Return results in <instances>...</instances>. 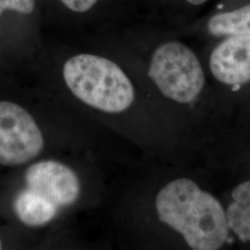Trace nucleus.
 <instances>
[{"label":"nucleus","instance_id":"obj_12","mask_svg":"<svg viewBox=\"0 0 250 250\" xmlns=\"http://www.w3.org/2000/svg\"><path fill=\"white\" fill-rule=\"evenodd\" d=\"M188 3L192 4V5H195V6H198V5H201L203 3L207 2L208 0H187Z\"/></svg>","mask_w":250,"mask_h":250},{"label":"nucleus","instance_id":"obj_7","mask_svg":"<svg viewBox=\"0 0 250 250\" xmlns=\"http://www.w3.org/2000/svg\"><path fill=\"white\" fill-rule=\"evenodd\" d=\"M13 206L19 220L31 227L49 224L60 210V208L50 199L29 188L19 193Z\"/></svg>","mask_w":250,"mask_h":250},{"label":"nucleus","instance_id":"obj_11","mask_svg":"<svg viewBox=\"0 0 250 250\" xmlns=\"http://www.w3.org/2000/svg\"><path fill=\"white\" fill-rule=\"evenodd\" d=\"M63 4L72 11L85 12L95 6L98 0H61Z\"/></svg>","mask_w":250,"mask_h":250},{"label":"nucleus","instance_id":"obj_9","mask_svg":"<svg viewBox=\"0 0 250 250\" xmlns=\"http://www.w3.org/2000/svg\"><path fill=\"white\" fill-rule=\"evenodd\" d=\"M208 29L213 36H250V4L215 15L208 21Z\"/></svg>","mask_w":250,"mask_h":250},{"label":"nucleus","instance_id":"obj_4","mask_svg":"<svg viewBox=\"0 0 250 250\" xmlns=\"http://www.w3.org/2000/svg\"><path fill=\"white\" fill-rule=\"evenodd\" d=\"M45 140L36 120L16 103L0 101V164L20 166L38 157Z\"/></svg>","mask_w":250,"mask_h":250},{"label":"nucleus","instance_id":"obj_1","mask_svg":"<svg viewBox=\"0 0 250 250\" xmlns=\"http://www.w3.org/2000/svg\"><path fill=\"white\" fill-rule=\"evenodd\" d=\"M159 219L180 232L195 250L221 249L229 226L220 202L187 178L171 181L156 197Z\"/></svg>","mask_w":250,"mask_h":250},{"label":"nucleus","instance_id":"obj_6","mask_svg":"<svg viewBox=\"0 0 250 250\" xmlns=\"http://www.w3.org/2000/svg\"><path fill=\"white\" fill-rule=\"evenodd\" d=\"M209 67L217 80L230 85L250 81V36H230L210 56Z\"/></svg>","mask_w":250,"mask_h":250},{"label":"nucleus","instance_id":"obj_13","mask_svg":"<svg viewBox=\"0 0 250 250\" xmlns=\"http://www.w3.org/2000/svg\"><path fill=\"white\" fill-rule=\"evenodd\" d=\"M2 249V243H1V240H0V250Z\"/></svg>","mask_w":250,"mask_h":250},{"label":"nucleus","instance_id":"obj_3","mask_svg":"<svg viewBox=\"0 0 250 250\" xmlns=\"http://www.w3.org/2000/svg\"><path fill=\"white\" fill-rule=\"evenodd\" d=\"M148 75L166 98L183 104L197 99L205 83L196 54L178 42H168L156 49Z\"/></svg>","mask_w":250,"mask_h":250},{"label":"nucleus","instance_id":"obj_8","mask_svg":"<svg viewBox=\"0 0 250 250\" xmlns=\"http://www.w3.org/2000/svg\"><path fill=\"white\" fill-rule=\"evenodd\" d=\"M232 202L226 211L229 229L244 242H250V181L233 189Z\"/></svg>","mask_w":250,"mask_h":250},{"label":"nucleus","instance_id":"obj_5","mask_svg":"<svg viewBox=\"0 0 250 250\" xmlns=\"http://www.w3.org/2000/svg\"><path fill=\"white\" fill-rule=\"evenodd\" d=\"M27 188L50 199L60 208L74 204L81 194L80 180L70 167L56 161H42L27 169Z\"/></svg>","mask_w":250,"mask_h":250},{"label":"nucleus","instance_id":"obj_2","mask_svg":"<svg viewBox=\"0 0 250 250\" xmlns=\"http://www.w3.org/2000/svg\"><path fill=\"white\" fill-rule=\"evenodd\" d=\"M63 78L77 99L101 111L123 112L134 102L131 81L116 63L106 58L76 55L64 64Z\"/></svg>","mask_w":250,"mask_h":250},{"label":"nucleus","instance_id":"obj_10","mask_svg":"<svg viewBox=\"0 0 250 250\" xmlns=\"http://www.w3.org/2000/svg\"><path fill=\"white\" fill-rule=\"evenodd\" d=\"M35 6L36 0H0V16L7 9L29 14L35 9Z\"/></svg>","mask_w":250,"mask_h":250}]
</instances>
